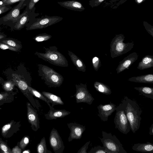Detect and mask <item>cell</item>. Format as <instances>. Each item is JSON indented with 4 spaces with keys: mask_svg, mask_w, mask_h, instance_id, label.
Instances as JSON below:
<instances>
[{
    "mask_svg": "<svg viewBox=\"0 0 153 153\" xmlns=\"http://www.w3.org/2000/svg\"><path fill=\"white\" fill-rule=\"evenodd\" d=\"M15 85V82L12 79L5 82L3 83L2 87L5 91H11L13 89Z\"/></svg>",
    "mask_w": 153,
    "mask_h": 153,
    "instance_id": "f546056e",
    "label": "cell"
},
{
    "mask_svg": "<svg viewBox=\"0 0 153 153\" xmlns=\"http://www.w3.org/2000/svg\"><path fill=\"white\" fill-rule=\"evenodd\" d=\"M4 36L0 34V39H1L4 37Z\"/></svg>",
    "mask_w": 153,
    "mask_h": 153,
    "instance_id": "c3c4849f",
    "label": "cell"
},
{
    "mask_svg": "<svg viewBox=\"0 0 153 153\" xmlns=\"http://www.w3.org/2000/svg\"><path fill=\"white\" fill-rule=\"evenodd\" d=\"M12 76V80L15 82V85L19 89L23 94L27 98L33 107L39 109V106L38 104L33 98V95L28 89V85H30L19 75L13 74Z\"/></svg>",
    "mask_w": 153,
    "mask_h": 153,
    "instance_id": "52a82bcc",
    "label": "cell"
},
{
    "mask_svg": "<svg viewBox=\"0 0 153 153\" xmlns=\"http://www.w3.org/2000/svg\"><path fill=\"white\" fill-rule=\"evenodd\" d=\"M0 48L2 50L9 49L13 51H17L18 49L2 42H0Z\"/></svg>",
    "mask_w": 153,
    "mask_h": 153,
    "instance_id": "8d00e7d4",
    "label": "cell"
},
{
    "mask_svg": "<svg viewBox=\"0 0 153 153\" xmlns=\"http://www.w3.org/2000/svg\"><path fill=\"white\" fill-rule=\"evenodd\" d=\"M30 137L28 136H24L19 142V147L22 150H24L29 142Z\"/></svg>",
    "mask_w": 153,
    "mask_h": 153,
    "instance_id": "836d02e7",
    "label": "cell"
},
{
    "mask_svg": "<svg viewBox=\"0 0 153 153\" xmlns=\"http://www.w3.org/2000/svg\"></svg>",
    "mask_w": 153,
    "mask_h": 153,
    "instance_id": "f907efd6",
    "label": "cell"
},
{
    "mask_svg": "<svg viewBox=\"0 0 153 153\" xmlns=\"http://www.w3.org/2000/svg\"><path fill=\"white\" fill-rule=\"evenodd\" d=\"M2 43L7 44L11 46L16 48L19 49L21 47V46L13 40L7 39L3 40L1 41Z\"/></svg>",
    "mask_w": 153,
    "mask_h": 153,
    "instance_id": "e575fe53",
    "label": "cell"
},
{
    "mask_svg": "<svg viewBox=\"0 0 153 153\" xmlns=\"http://www.w3.org/2000/svg\"><path fill=\"white\" fill-rule=\"evenodd\" d=\"M123 104L124 111L129 122L130 129L133 133L139 129L142 111L137 102L125 96L122 101Z\"/></svg>",
    "mask_w": 153,
    "mask_h": 153,
    "instance_id": "6da1fadb",
    "label": "cell"
},
{
    "mask_svg": "<svg viewBox=\"0 0 153 153\" xmlns=\"http://www.w3.org/2000/svg\"><path fill=\"white\" fill-rule=\"evenodd\" d=\"M93 66L95 71H98L101 66V61L100 59L96 56L93 58L92 60Z\"/></svg>",
    "mask_w": 153,
    "mask_h": 153,
    "instance_id": "d590c367",
    "label": "cell"
},
{
    "mask_svg": "<svg viewBox=\"0 0 153 153\" xmlns=\"http://www.w3.org/2000/svg\"><path fill=\"white\" fill-rule=\"evenodd\" d=\"M25 0H8L4 2L3 4H1L2 5H10L14 3L18 2L19 1H21Z\"/></svg>",
    "mask_w": 153,
    "mask_h": 153,
    "instance_id": "b9f144b4",
    "label": "cell"
},
{
    "mask_svg": "<svg viewBox=\"0 0 153 153\" xmlns=\"http://www.w3.org/2000/svg\"><path fill=\"white\" fill-rule=\"evenodd\" d=\"M11 8V7L7 5H0V14L6 12Z\"/></svg>",
    "mask_w": 153,
    "mask_h": 153,
    "instance_id": "60d3db41",
    "label": "cell"
},
{
    "mask_svg": "<svg viewBox=\"0 0 153 153\" xmlns=\"http://www.w3.org/2000/svg\"><path fill=\"white\" fill-rule=\"evenodd\" d=\"M67 126L70 131L68 141H71L74 139H80L85 129V126L73 122L68 123Z\"/></svg>",
    "mask_w": 153,
    "mask_h": 153,
    "instance_id": "4fadbf2b",
    "label": "cell"
},
{
    "mask_svg": "<svg viewBox=\"0 0 153 153\" xmlns=\"http://www.w3.org/2000/svg\"><path fill=\"white\" fill-rule=\"evenodd\" d=\"M48 106L50 110L45 114V118L47 120H56L57 118H63L71 113L70 112L65 109H55L50 104Z\"/></svg>",
    "mask_w": 153,
    "mask_h": 153,
    "instance_id": "2e32d148",
    "label": "cell"
},
{
    "mask_svg": "<svg viewBox=\"0 0 153 153\" xmlns=\"http://www.w3.org/2000/svg\"><path fill=\"white\" fill-rule=\"evenodd\" d=\"M138 55L135 52L130 54L123 60L120 62L119 64L116 69L117 74H119L126 69L138 59Z\"/></svg>",
    "mask_w": 153,
    "mask_h": 153,
    "instance_id": "9a60e30c",
    "label": "cell"
},
{
    "mask_svg": "<svg viewBox=\"0 0 153 153\" xmlns=\"http://www.w3.org/2000/svg\"><path fill=\"white\" fill-rule=\"evenodd\" d=\"M0 149L1 152L11 153V150L9 147L0 138Z\"/></svg>",
    "mask_w": 153,
    "mask_h": 153,
    "instance_id": "d6a6232c",
    "label": "cell"
},
{
    "mask_svg": "<svg viewBox=\"0 0 153 153\" xmlns=\"http://www.w3.org/2000/svg\"><path fill=\"white\" fill-rule=\"evenodd\" d=\"M134 88L144 96L153 99V88L147 86L135 87Z\"/></svg>",
    "mask_w": 153,
    "mask_h": 153,
    "instance_id": "484cf974",
    "label": "cell"
},
{
    "mask_svg": "<svg viewBox=\"0 0 153 153\" xmlns=\"http://www.w3.org/2000/svg\"><path fill=\"white\" fill-rule=\"evenodd\" d=\"M24 1H21L19 3L3 17L5 21H12L13 22H16L20 16L21 8Z\"/></svg>",
    "mask_w": 153,
    "mask_h": 153,
    "instance_id": "e0dca14e",
    "label": "cell"
},
{
    "mask_svg": "<svg viewBox=\"0 0 153 153\" xmlns=\"http://www.w3.org/2000/svg\"><path fill=\"white\" fill-rule=\"evenodd\" d=\"M149 134L150 135H153V124H152L149 128Z\"/></svg>",
    "mask_w": 153,
    "mask_h": 153,
    "instance_id": "f6af8a7d",
    "label": "cell"
},
{
    "mask_svg": "<svg viewBox=\"0 0 153 153\" xmlns=\"http://www.w3.org/2000/svg\"><path fill=\"white\" fill-rule=\"evenodd\" d=\"M38 66L39 75L47 85L49 87H57L61 85L64 81L62 75L47 65L38 64Z\"/></svg>",
    "mask_w": 153,
    "mask_h": 153,
    "instance_id": "3957f363",
    "label": "cell"
},
{
    "mask_svg": "<svg viewBox=\"0 0 153 153\" xmlns=\"http://www.w3.org/2000/svg\"><path fill=\"white\" fill-rule=\"evenodd\" d=\"M22 152L23 153H30V152L29 149H27L23 151Z\"/></svg>",
    "mask_w": 153,
    "mask_h": 153,
    "instance_id": "7dc6e473",
    "label": "cell"
},
{
    "mask_svg": "<svg viewBox=\"0 0 153 153\" xmlns=\"http://www.w3.org/2000/svg\"><path fill=\"white\" fill-rule=\"evenodd\" d=\"M49 140L50 146L55 153H63L65 149L63 142L57 130L54 128L51 131Z\"/></svg>",
    "mask_w": 153,
    "mask_h": 153,
    "instance_id": "9c48e42d",
    "label": "cell"
},
{
    "mask_svg": "<svg viewBox=\"0 0 153 153\" xmlns=\"http://www.w3.org/2000/svg\"><path fill=\"white\" fill-rule=\"evenodd\" d=\"M52 36L46 33H41L34 37L33 39L37 42L46 41L50 39Z\"/></svg>",
    "mask_w": 153,
    "mask_h": 153,
    "instance_id": "1f68e13d",
    "label": "cell"
},
{
    "mask_svg": "<svg viewBox=\"0 0 153 153\" xmlns=\"http://www.w3.org/2000/svg\"><path fill=\"white\" fill-rule=\"evenodd\" d=\"M153 67V56L147 55L139 63L137 69L144 70Z\"/></svg>",
    "mask_w": 153,
    "mask_h": 153,
    "instance_id": "603a6c76",
    "label": "cell"
},
{
    "mask_svg": "<svg viewBox=\"0 0 153 153\" xmlns=\"http://www.w3.org/2000/svg\"><path fill=\"white\" fill-rule=\"evenodd\" d=\"M45 53L36 52L35 54L44 60L53 65L62 67L68 66V62L65 56L58 51L55 46L48 48L44 47Z\"/></svg>",
    "mask_w": 153,
    "mask_h": 153,
    "instance_id": "7a4b0ae2",
    "label": "cell"
},
{
    "mask_svg": "<svg viewBox=\"0 0 153 153\" xmlns=\"http://www.w3.org/2000/svg\"><path fill=\"white\" fill-rule=\"evenodd\" d=\"M28 19L27 12H25L20 15L15 26V28L19 30L22 28L26 23Z\"/></svg>",
    "mask_w": 153,
    "mask_h": 153,
    "instance_id": "4316f807",
    "label": "cell"
},
{
    "mask_svg": "<svg viewBox=\"0 0 153 153\" xmlns=\"http://www.w3.org/2000/svg\"><path fill=\"white\" fill-rule=\"evenodd\" d=\"M115 111H116L114 120L115 128L123 134H127L131 130L130 126L122 102L116 106Z\"/></svg>",
    "mask_w": 153,
    "mask_h": 153,
    "instance_id": "8992f818",
    "label": "cell"
},
{
    "mask_svg": "<svg viewBox=\"0 0 153 153\" xmlns=\"http://www.w3.org/2000/svg\"><path fill=\"white\" fill-rule=\"evenodd\" d=\"M90 141L87 142L78 151L77 153H87V150Z\"/></svg>",
    "mask_w": 153,
    "mask_h": 153,
    "instance_id": "f35d334b",
    "label": "cell"
},
{
    "mask_svg": "<svg viewBox=\"0 0 153 153\" xmlns=\"http://www.w3.org/2000/svg\"><path fill=\"white\" fill-rule=\"evenodd\" d=\"M143 25L148 32L153 37V26L146 22H143Z\"/></svg>",
    "mask_w": 153,
    "mask_h": 153,
    "instance_id": "74e56055",
    "label": "cell"
},
{
    "mask_svg": "<svg viewBox=\"0 0 153 153\" xmlns=\"http://www.w3.org/2000/svg\"><path fill=\"white\" fill-rule=\"evenodd\" d=\"M58 3L62 6L71 10L81 11L85 9L80 2L75 1L58 2Z\"/></svg>",
    "mask_w": 153,
    "mask_h": 153,
    "instance_id": "ac0fdd59",
    "label": "cell"
},
{
    "mask_svg": "<svg viewBox=\"0 0 153 153\" xmlns=\"http://www.w3.org/2000/svg\"><path fill=\"white\" fill-rule=\"evenodd\" d=\"M28 89L29 92L31 93L33 96L39 99L42 100L45 102L48 105L50 104V102L48 100L42 93H40L35 89L33 88L30 86L28 85Z\"/></svg>",
    "mask_w": 153,
    "mask_h": 153,
    "instance_id": "f1b7e54d",
    "label": "cell"
},
{
    "mask_svg": "<svg viewBox=\"0 0 153 153\" xmlns=\"http://www.w3.org/2000/svg\"><path fill=\"white\" fill-rule=\"evenodd\" d=\"M125 37L123 34L116 35L112 39L110 45L111 56L113 59L130 51L134 45L133 42L125 43Z\"/></svg>",
    "mask_w": 153,
    "mask_h": 153,
    "instance_id": "277c9868",
    "label": "cell"
},
{
    "mask_svg": "<svg viewBox=\"0 0 153 153\" xmlns=\"http://www.w3.org/2000/svg\"><path fill=\"white\" fill-rule=\"evenodd\" d=\"M37 152L38 153H52V152L47 149L45 138L44 137L42 138L39 143L36 146Z\"/></svg>",
    "mask_w": 153,
    "mask_h": 153,
    "instance_id": "83f0119b",
    "label": "cell"
},
{
    "mask_svg": "<svg viewBox=\"0 0 153 153\" xmlns=\"http://www.w3.org/2000/svg\"><path fill=\"white\" fill-rule=\"evenodd\" d=\"M132 148L133 150L137 152L153 153V144L149 142L135 143Z\"/></svg>",
    "mask_w": 153,
    "mask_h": 153,
    "instance_id": "d6986e66",
    "label": "cell"
},
{
    "mask_svg": "<svg viewBox=\"0 0 153 153\" xmlns=\"http://www.w3.org/2000/svg\"><path fill=\"white\" fill-rule=\"evenodd\" d=\"M68 51V54L76 69L79 71L85 72L86 67L83 61L71 51L69 50Z\"/></svg>",
    "mask_w": 153,
    "mask_h": 153,
    "instance_id": "ffe728a7",
    "label": "cell"
},
{
    "mask_svg": "<svg viewBox=\"0 0 153 153\" xmlns=\"http://www.w3.org/2000/svg\"><path fill=\"white\" fill-rule=\"evenodd\" d=\"M27 117L32 129L36 131L40 128V123L37 111L29 102L26 103Z\"/></svg>",
    "mask_w": 153,
    "mask_h": 153,
    "instance_id": "8fae6325",
    "label": "cell"
},
{
    "mask_svg": "<svg viewBox=\"0 0 153 153\" xmlns=\"http://www.w3.org/2000/svg\"><path fill=\"white\" fill-rule=\"evenodd\" d=\"M128 80L136 82L146 83H153V75L147 74L146 75L134 76L129 78Z\"/></svg>",
    "mask_w": 153,
    "mask_h": 153,
    "instance_id": "cb8c5ba5",
    "label": "cell"
},
{
    "mask_svg": "<svg viewBox=\"0 0 153 153\" xmlns=\"http://www.w3.org/2000/svg\"><path fill=\"white\" fill-rule=\"evenodd\" d=\"M22 149L17 146L14 147L11 150V153H21Z\"/></svg>",
    "mask_w": 153,
    "mask_h": 153,
    "instance_id": "7bdbcfd3",
    "label": "cell"
},
{
    "mask_svg": "<svg viewBox=\"0 0 153 153\" xmlns=\"http://www.w3.org/2000/svg\"><path fill=\"white\" fill-rule=\"evenodd\" d=\"M21 126L20 121H16L14 120L5 124L1 128V134L4 138H9L20 130Z\"/></svg>",
    "mask_w": 153,
    "mask_h": 153,
    "instance_id": "7c38bea8",
    "label": "cell"
},
{
    "mask_svg": "<svg viewBox=\"0 0 153 153\" xmlns=\"http://www.w3.org/2000/svg\"><path fill=\"white\" fill-rule=\"evenodd\" d=\"M39 0H31L29 5V8L30 10H31L34 6L35 4Z\"/></svg>",
    "mask_w": 153,
    "mask_h": 153,
    "instance_id": "ee69618b",
    "label": "cell"
},
{
    "mask_svg": "<svg viewBox=\"0 0 153 153\" xmlns=\"http://www.w3.org/2000/svg\"><path fill=\"white\" fill-rule=\"evenodd\" d=\"M102 138H99L103 146L110 152V153H127L123 145L115 135L111 133H107L102 131Z\"/></svg>",
    "mask_w": 153,
    "mask_h": 153,
    "instance_id": "5b68a950",
    "label": "cell"
},
{
    "mask_svg": "<svg viewBox=\"0 0 153 153\" xmlns=\"http://www.w3.org/2000/svg\"><path fill=\"white\" fill-rule=\"evenodd\" d=\"M146 0H134L135 2L138 5H139L143 2Z\"/></svg>",
    "mask_w": 153,
    "mask_h": 153,
    "instance_id": "bcb514c9",
    "label": "cell"
},
{
    "mask_svg": "<svg viewBox=\"0 0 153 153\" xmlns=\"http://www.w3.org/2000/svg\"><path fill=\"white\" fill-rule=\"evenodd\" d=\"M61 19V18L58 16L45 17L38 19L31 24L27 29L32 30L45 28L59 22Z\"/></svg>",
    "mask_w": 153,
    "mask_h": 153,
    "instance_id": "30bf717a",
    "label": "cell"
},
{
    "mask_svg": "<svg viewBox=\"0 0 153 153\" xmlns=\"http://www.w3.org/2000/svg\"><path fill=\"white\" fill-rule=\"evenodd\" d=\"M116 105L111 102L105 105L100 104L97 107L98 115L102 121H107L109 116L116 110Z\"/></svg>",
    "mask_w": 153,
    "mask_h": 153,
    "instance_id": "5bb4252c",
    "label": "cell"
},
{
    "mask_svg": "<svg viewBox=\"0 0 153 153\" xmlns=\"http://www.w3.org/2000/svg\"><path fill=\"white\" fill-rule=\"evenodd\" d=\"M105 0H91L90 1V5L92 7H97L102 3Z\"/></svg>",
    "mask_w": 153,
    "mask_h": 153,
    "instance_id": "ab89813d",
    "label": "cell"
},
{
    "mask_svg": "<svg viewBox=\"0 0 153 153\" xmlns=\"http://www.w3.org/2000/svg\"><path fill=\"white\" fill-rule=\"evenodd\" d=\"M8 0H2L1 4H3L4 2Z\"/></svg>",
    "mask_w": 153,
    "mask_h": 153,
    "instance_id": "681fc988",
    "label": "cell"
},
{
    "mask_svg": "<svg viewBox=\"0 0 153 153\" xmlns=\"http://www.w3.org/2000/svg\"><path fill=\"white\" fill-rule=\"evenodd\" d=\"M17 94L13 91H6L0 93V106L5 103H10L14 100L15 95Z\"/></svg>",
    "mask_w": 153,
    "mask_h": 153,
    "instance_id": "7402d4cb",
    "label": "cell"
},
{
    "mask_svg": "<svg viewBox=\"0 0 153 153\" xmlns=\"http://www.w3.org/2000/svg\"><path fill=\"white\" fill-rule=\"evenodd\" d=\"M75 87L76 92L73 96L75 97L76 102L91 104L94 99L88 90L86 84L81 83L76 85Z\"/></svg>",
    "mask_w": 153,
    "mask_h": 153,
    "instance_id": "ba28073f",
    "label": "cell"
},
{
    "mask_svg": "<svg viewBox=\"0 0 153 153\" xmlns=\"http://www.w3.org/2000/svg\"><path fill=\"white\" fill-rule=\"evenodd\" d=\"M88 153H110V152L104 146H95L92 148Z\"/></svg>",
    "mask_w": 153,
    "mask_h": 153,
    "instance_id": "4dcf8cb0",
    "label": "cell"
},
{
    "mask_svg": "<svg viewBox=\"0 0 153 153\" xmlns=\"http://www.w3.org/2000/svg\"><path fill=\"white\" fill-rule=\"evenodd\" d=\"M42 94L51 103V106L53 107L54 105H63L64 102L62 100L61 98L52 93L43 91Z\"/></svg>",
    "mask_w": 153,
    "mask_h": 153,
    "instance_id": "44dd1931",
    "label": "cell"
},
{
    "mask_svg": "<svg viewBox=\"0 0 153 153\" xmlns=\"http://www.w3.org/2000/svg\"><path fill=\"white\" fill-rule=\"evenodd\" d=\"M94 85L96 90L100 93L107 95H110L111 93L110 88L103 83L96 81Z\"/></svg>",
    "mask_w": 153,
    "mask_h": 153,
    "instance_id": "d4e9b609",
    "label": "cell"
}]
</instances>
